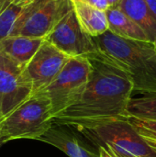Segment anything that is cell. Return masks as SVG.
Segmentation results:
<instances>
[{
	"mask_svg": "<svg viewBox=\"0 0 156 157\" xmlns=\"http://www.w3.org/2000/svg\"><path fill=\"white\" fill-rule=\"evenodd\" d=\"M53 121L50 99L42 92L36 93L0 120V140L3 144L19 139L37 140Z\"/></svg>",
	"mask_w": 156,
	"mask_h": 157,
	"instance_id": "3",
	"label": "cell"
},
{
	"mask_svg": "<svg viewBox=\"0 0 156 157\" xmlns=\"http://www.w3.org/2000/svg\"><path fill=\"white\" fill-rule=\"evenodd\" d=\"M69 58L44 40L24 68V73L32 86V95L45 89L57 76Z\"/></svg>",
	"mask_w": 156,
	"mask_h": 157,
	"instance_id": "9",
	"label": "cell"
},
{
	"mask_svg": "<svg viewBox=\"0 0 156 157\" xmlns=\"http://www.w3.org/2000/svg\"><path fill=\"white\" fill-rule=\"evenodd\" d=\"M37 140L56 147L68 157H99L98 149L96 150L84 143L67 126L53 123Z\"/></svg>",
	"mask_w": 156,
	"mask_h": 157,
	"instance_id": "10",
	"label": "cell"
},
{
	"mask_svg": "<svg viewBox=\"0 0 156 157\" xmlns=\"http://www.w3.org/2000/svg\"><path fill=\"white\" fill-rule=\"evenodd\" d=\"M121 0H107L108 7H118L120 2Z\"/></svg>",
	"mask_w": 156,
	"mask_h": 157,
	"instance_id": "18",
	"label": "cell"
},
{
	"mask_svg": "<svg viewBox=\"0 0 156 157\" xmlns=\"http://www.w3.org/2000/svg\"><path fill=\"white\" fill-rule=\"evenodd\" d=\"M105 147H108V146H105ZM108 149H109V150H110V151L112 152V154L114 155V156H115V157H120L119 155H117V154H116V153H115V152H114V151H113V150H112V149H111V148H109V147H108Z\"/></svg>",
	"mask_w": 156,
	"mask_h": 157,
	"instance_id": "22",
	"label": "cell"
},
{
	"mask_svg": "<svg viewBox=\"0 0 156 157\" xmlns=\"http://www.w3.org/2000/svg\"><path fill=\"white\" fill-rule=\"evenodd\" d=\"M43 39L69 57L86 56L97 52L92 37L80 26L74 8Z\"/></svg>",
	"mask_w": 156,
	"mask_h": 157,
	"instance_id": "8",
	"label": "cell"
},
{
	"mask_svg": "<svg viewBox=\"0 0 156 157\" xmlns=\"http://www.w3.org/2000/svg\"><path fill=\"white\" fill-rule=\"evenodd\" d=\"M12 0H0V13L4 10V8L11 2Z\"/></svg>",
	"mask_w": 156,
	"mask_h": 157,
	"instance_id": "20",
	"label": "cell"
},
{
	"mask_svg": "<svg viewBox=\"0 0 156 157\" xmlns=\"http://www.w3.org/2000/svg\"><path fill=\"white\" fill-rule=\"evenodd\" d=\"M128 116L156 121V95L131 98L128 108Z\"/></svg>",
	"mask_w": 156,
	"mask_h": 157,
	"instance_id": "16",
	"label": "cell"
},
{
	"mask_svg": "<svg viewBox=\"0 0 156 157\" xmlns=\"http://www.w3.org/2000/svg\"><path fill=\"white\" fill-rule=\"evenodd\" d=\"M73 7L80 26L91 37L98 36L108 29L105 11L80 1L73 2Z\"/></svg>",
	"mask_w": 156,
	"mask_h": 157,
	"instance_id": "12",
	"label": "cell"
},
{
	"mask_svg": "<svg viewBox=\"0 0 156 157\" xmlns=\"http://www.w3.org/2000/svg\"><path fill=\"white\" fill-rule=\"evenodd\" d=\"M98 149V152H99V157H109L108 155L107 154V152L105 151V149L101 146H98L97 147Z\"/></svg>",
	"mask_w": 156,
	"mask_h": 157,
	"instance_id": "21",
	"label": "cell"
},
{
	"mask_svg": "<svg viewBox=\"0 0 156 157\" xmlns=\"http://www.w3.org/2000/svg\"><path fill=\"white\" fill-rule=\"evenodd\" d=\"M0 120H1V117H0ZM2 144H3V143H2V142H1V140H0V146H1Z\"/></svg>",
	"mask_w": 156,
	"mask_h": 157,
	"instance_id": "24",
	"label": "cell"
},
{
	"mask_svg": "<svg viewBox=\"0 0 156 157\" xmlns=\"http://www.w3.org/2000/svg\"><path fill=\"white\" fill-rule=\"evenodd\" d=\"M92 144L111 148L120 157H156L153 150L127 120H119L76 130Z\"/></svg>",
	"mask_w": 156,
	"mask_h": 157,
	"instance_id": "4",
	"label": "cell"
},
{
	"mask_svg": "<svg viewBox=\"0 0 156 157\" xmlns=\"http://www.w3.org/2000/svg\"><path fill=\"white\" fill-rule=\"evenodd\" d=\"M73 8L71 0H34L22 12L9 35L44 38Z\"/></svg>",
	"mask_w": 156,
	"mask_h": 157,
	"instance_id": "6",
	"label": "cell"
},
{
	"mask_svg": "<svg viewBox=\"0 0 156 157\" xmlns=\"http://www.w3.org/2000/svg\"><path fill=\"white\" fill-rule=\"evenodd\" d=\"M92 65L89 80L78 99L54 117V123L79 130L127 120L133 85L128 75L97 52L86 55Z\"/></svg>",
	"mask_w": 156,
	"mask_h": 157,
	"instance_id": "1",
	"label": "cell"
},
{
	"mask_svg": "<svg viewBox=\"0 0 156 157\" xmlns=\"http://www.w3.org/2000/svg\"><path fill=\"white\" fill-rule=\"evenodd\" d=\"M148 6V7L150 8V10L152 11L153 15L156 18V0H144Z\"/></svg>",
	"mask_w": 156,
	"mask_h": 157,
	"instance_id": "17",
	"label": "cell"
},
{
	"mask_svg": "<svg viewBox=\"0 0 156 157\" xmlns=\"http://www.w3.org/2000/svg\"><path fill=\"white\" fill-rule=\"evenodd\" d=\"M92 71L86 56L70 57L53 81L41 92L51 101L54 117L75 103L84 91Z\"/></svg>",
	"mask_w": 156,
	"mask_h": 157,
	"instance_id": "5",
	"label": "cell"
},
{
	"mask_svg": "<svg viewBox=\"0 0 156 157\" xmlns=\"http://www.w3.org/2000/svg\"><path fill=\"white\" fill-rule=\"evenodd\" d=\"M43 40V38L8 35L0 40V49L13 60L26 66Z\"/></svg>",
	"mask_w": 156,
	"mask_h": 157,
	"instance_id": "11",
	"label": "cell"
},
{
	"mask_svg": "<svg viewBox=\"0 0 156 157\" xmlns=\"http://www.w3.org/2000/svg\"><path fill=\"white\" fill-rule=\"evenodd\" d=\"M108 30L124 39L151 41L143 29L118 7H108L105 11Z\"/></svg>",
	"mask_w": 156,
	"mask_h": 157,
	"instance_id": "13",
	"label": "cell"
},
{
	"mask_svg": "<svg viewBox=\"0 0 156 157\" xmlns=\"http://www.w3.org/2000/svg\"><path fill=\"white\" fill-rule=\"evenodd\" d=\"M18 63L0 49V117L10 113L32 96V86Z\"/></svg>",
	"mask_w": 156,
	"mask_h": 157,
	"instance_id": "7",
	"label": "cell"
},
{
	"mask_svg": "<svg viewBox=\"0 0 156 157\" xmlns=\"http://www.w3.org/2000/svg\"><path fill=\"white\" fill-rule=\"evenodd\" d=\"M97 52L108 58L130 77L132 93L156 95V47L153 41L124 39L110 30L92 37Z\"/></svg>",
	"mask_w": 156,
	"mask_h": 157,
	"instance_id": "2",
	"label": "cell"
},
{
	"mask_svg": "<svg viewBox=\"0 0 156 157\" xmlns=\"http://www.w3.org/2000/svg\"><path fill=\"white\" fill-rule=\"evenodd\" d=\"M118 8L138 24L151 41L155 40L156 18L144 0H121Z\"/></svg>",
	"mask_w": 156,
	"mask_h": 157,
	"instance_id": "14",
	"label": "cell"
},
{
	"mask_svg": "<svg viewBox=\"0 0 156 157\" xmlns=\"http://www.w3.org/2000/svg\"><path fill=\"white\" fill-rule=\"evenodd\" d=\"M153 42H154V44L155 45V47H156V39H155V40H154V41H153Z\"/></svg>",
	"mask_w": 156,
	"mask_h": 157,
	"instance_id": "23",
	"label": "cell"
},
{
	"mask_svg": "<svg viewBox=\"0 0 156 157\" xmlns=\"http://www.w3.org/2000/svg\"><path fill=\"white\" fill-rule=\"evenodd\" d=\"M34 0H12L0 13V40L7 37L22 12Z\"/></svg>",
	"mask_w": 156,
	"mask_h": 157,
	"instance_id": "15",
	"label": "cell"
},
{
	"mask_svg": "<svg viewBox=\"0 0 156 157\" xmlns=\"http://www.w3.org/2000/svg\"><path fill=\"white\" fill-rule=\"evenodd\" d=\"M72 2H74V1H80V2H84V3H86V4H89V5H92L94 6H96V5L97 4V2L99 0H71Z\"/></svg>",
	"mask_w": 156,
	"mask_h": 157,
	"instance_id": "19",
	"label": "cell"
}]
</instances>
